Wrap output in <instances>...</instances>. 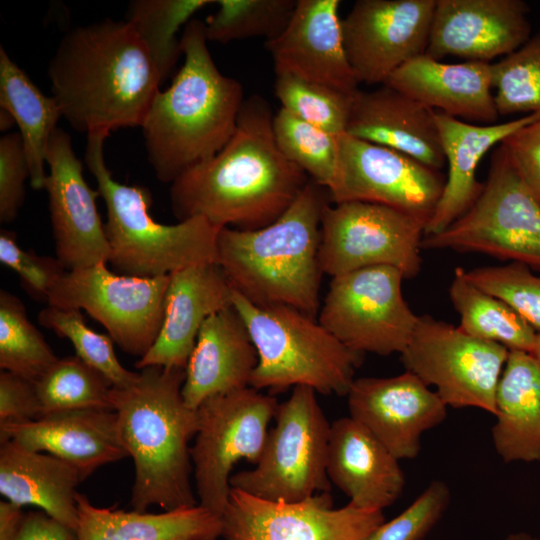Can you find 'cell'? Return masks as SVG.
Returning a JSON list of instances; mask_svg holds the SVG:
<instances>
[{
	"label": "cell",
	"mask_w": 540,
	"mask_h": 540,
	"mask_svg": "<svg viewBox=\"0 0 540 540\" xmlns=\"http://www.w3.org/2000/svg\"><path fill=\"white\" fill-rule=\"evenodd\" d=\"M346 133L435 170L446 164L434 110L388 85L356 93Z\"/></svg>",
	"instance_id": "obj_25"
},
{
	"label": "cell",
	"mask_w": 540,
	"mask_h": 540,
	"mask_svg": "<svg viewBox=\"0 0 540 540\" xmlns=\"http://www.w3.org/2000/svg\"><path fill=\"white\" fill-rule=\"evenodd\" d=\"M41 416L34 381L2 370L0 373V424L22 423Z\"/></svg>",
	"instance_id": "obj_46"
},
{
	"label": "cell",
	"mask_w": 540,
	"mask_h": 540,
	"mask_svg": "<svg viewBox=\"0 0 540 540\" xmlns=\"http://www.w3.org/2000/svg\"><path fill=\"white\" fill-rule=\"evenodd\" d=\"M445 180L439 170L406 154L343 133L338 171L327 191L331 203L381 204L427 225Z\"/></svg>",
	"instance_id": "obj_15"
},
{
	"label": "cell",
	"mask_w": 540,
	"mask_h": 540,
	"mask_svg": "<svg viewBox=\"0 0 540 540\" xmlns=\"http://www.w3.org/2000/svg\"><path fill=\"white\" fill-rule=\"evenodd\" d=\"M494 416L492 441L503 462L540 461V368L529 352L509 351Z\"/></svg>",
	"instance_id": "obj_30"
},
{
	"label": "cell",
	"mask_w": 540,
	"mask_h": 540,
	"mask_svg": "<svg viewBox=\"0 0 540 540\" xmlns=\"http://www.w3.org/2000/svg\"><path fill=\"white\" fill-rule=\"evenodd\" d=\"M107 264L65 271L47 304L86 311L106 328L122 351L140 359L162 327L170 274L127 276L111 271Z\"/></svg>",
	"instance_id": "obj_11"
},
{
	"label": "cell",
	"mask_w": 540,
	"mask_h": 540,
	"mask_svg": "<svg viewBox=\"0 0 540 540\" xmlns=\"http://www.w3.org/2000/svg\"><path fill=\"white\" fill-rule=\"evenodd\" d=\"M25 514L22 506L11 501L0 502V540H14L22 526Z\"/></svg>",
	"instance_id": "obj_49"
},
{
	"label": "cell",
	"mask_w": 540,
	"mask_h": 540,
	"mask_svg": "<svg viewBox=\"0 0 540 540\" xmlns=\"http://www.w3.org/2000/svg\"><path fill=\"white\" fill-rule=\"evenodd\" d=\"M508 354L500 344L422 315L401 359L406 371L433 386L447 407H473L494 415L496 388Z\"/></svg>",
	"instance_id": "obj_14"
},
{
	"label": "cell",
	"mask_w": 540,
	"mask_h": 540,
	"mask_svg": "<svg viewBox=\"0 0 540 540\" xmlns=\"http://www.w3.org/2000/svg\"><path fill=\"white\" fill-rule=\"evenodd\" d=\"M217 10L204 22L208 41L228 42L279 36L295 11L297 0H217Z\"/></svg>",
	"instance_id": "obj_38"
},
{
	"label": "cell",
	"mask_w": 540,
	"mask_h": 540,
	"mask_svg": "<svg viewBox=\"0 0 540 540\" xmlns=\"http://www.w3.org/2000/svg\"><path fill=\"white\" fill-rule=\"evenodd\" d=\"M63 118L86 135L142 125L162 83L126 20L105 19L68 31L48 66Z\"/></svg>",
	"instance_id": "obj_2"
},
{
	"label": "cell",
	"mask_w": 540,
	"mask_h": 540,
	"mask_svg": "<svg viewBox=\"0 0 540 540\" xmlns=\"http://www.w3.org/2000/svg\"><path fill=\"white\" fill-rule=\"evenodd\" d=\"M450 500L447 483L433 480L403 512L384 521L367 540H423L441 520Z\"/></svg>",
	"instance_id": "obj_43"
},
{
	"label": "cell",
	"mask_w": 540,
	"mask_h": 540,
	"mask_svg": "<svg viewBox=\"0 0 540 540\" xmlns=\"http://www.w3.org/2000/svg\"><path fill=\"white\" fill-rule=\"evenodd\" d=\"M328 191L310 180L274 222L254 230L222 228L216 263L232 289L257 306L320 310L321 220Z\"/></svg>",
	"instance_id": "obj_5"
},
{
	"label": "cell",
	"mask_w": 540,
	"mask_h": 540,
	"mask_svg": "<svg viewBox=\"0 0 540 540\" xmlns=\"http://www.w3.org/2000/svg\"><path fill=\"white\" fill-rule=\"evenodd\" d=\"M53 349L28 318L23 302L0 291V368L36 381L57 360Z\"/></svg>",
	"instance_id": "obj_36"
},
{
	"label": "cell",
	"mask_w": 540,
	"mask_h": 540,
	"mask_svg": "<svg viewBox=\"0 0 540 540\" xmlns=\"http://www.w3.org/2000/svg\"><path fill=\"white\" fill-rule=\"evenodd\" d=\"M449 297L465 333L530 353L537 331L507 303L472 283L462 267L454 270Z\"/></svg>",
	"instance_id": "obj_33"
},
{
	"label": "cell",
	"mask_w": 540,
	"mask_h": 540,
	"mask_svg": "<svg viewBox=\"0 0 540 540\" xmlns=\"http://www.w3.org/2000/svg\"><path fill=\"white\" fill-rule=\"evenodd\" d=\"M523 181L540 200V117L501 143Z\"/></svg>",
	"instance_id": "obj_47"
},
{
	"label": "cell",
	"mask_w": 540,
	"mask_h": 540,
	"mask_svg": "<svg viewBox=\"0 0 540 540\" xmlns=\"http://www.w3.org/2000/svg\"><path fill=\"white\" fill-rule=\"evenodd\" d=\"M425 223L396 209L363 201L329 203L321 220L319 263L336 277L390 266L411 279L421 270Z\"/></svg>",
	"instance_id": "obj_13"
},
{
	"label": "cell",
	"mask_w": 540,
	"mask_h": 540,
	"mask_svg": "<svg viewBox=\"0 0 540 540\" xmlns=\"http://www.w3.org/2000/svg\"><path fill=\"white\" fill-rule=\"evenodd\" d=\"M0 441L51 454L74 466L85 480L98 468L128 456L114 410L86 409L50 413L38 419L0 424Z\"/></svg>",
	"instance_id": "obj_23"
},
{
	"label": "cell",
	"mask_w": 540,
	"mask_h": 540,
	"mask_svg": "<svg viewBox=\"0 0 540 540\" xmlns=\"http://www.w3.org/2000/svg\"><path fill=\"white\" fill-rule=\"evenodd\" d=\"M528 15L522 0H436L425 54L491 63L531 37Z\"/></svg>",
	"instance_id": "obj_20"
},
{
	"label": "cell",
	"mask_w": 540,
	"mask_h": 540,
	"mask_svg": "<svg viewBox=\"0 0 540 540\" xmlns=\"http://www.w3.org/2000/svg\"><path fill=\"white\" fill-rule=\"evenodd\" d=\"M422 249L480 253L540 270V200L502 144L474 204L442 232L424 236Z\"/></svg>",
	"instance_id": "obj_8"
},
{
	"label": "cell",
	"mask_w": 540,
	"mask_h": 540,
	"mask_svg": "<svg viewBox=\"0 0 540 540\" xmlns=\"http://www.w3.org/2000/svg\"><path fill=\"white\" fill-rule=\"evenodd\" d=\"M273 117L263 97L244 101L227 144L170 184L178 221L200 216L221 229L254 230L290 207L311 179L280 151Z\"/></svg>",
	"instance_id": "obj_1"
},
{
	"label": "cell",
	"mask_w": 540,
	"mask_h": 540,
	"mask_svg": "<svg viewBox=\"0 0 540 540\" xmlns=\"http://www.w3.org/2000/svg\"><path fill=\"white\" fill-rule=\"evenodd\" d=\"M504 540H540V537L526 532H514L507 535Z\"/></svg>",
	"instance_id": "obj_51"
},
{
	"label": "cell",
	"mask_w": 540,
	"mask_h": 540,
	"mask_svg": "<svg viewBox=\"0 0 540 540\" xmlns=\"http://www.w3.org/2000/svg\"><path fill=\"white\" fill-rule=\"evenodd\" d=\"M15 123L13 116L5 109L0 108V130L6 132Z\"/></svg>",
	"instance_id": "obj_50"
},
{
	"label": "cell",
	"mask_w": 540,
	"mask_h": 540,
	"mask_svg": "<svg viewBox=\"0 0 540 540\" xmlns=\"http://www.w3.org/2000/svg\"><path fill=\"white\" fill-rule=\"evenodd\" d=\"M530 354L540 368V331H537Z\"/></svg>",
	"instance_id": "obj_52"
},
{
	"label": "cell",
	"mask_w": 540,
	"mask_h": 540,
	"mask_svg": "<svg viewBox=\"0 0 540 540\" xmlns=\"http://www.w3.org/2000/svg\"><path fill=\"white\" fill-rule=\"evenodd\" d=\"M30 172L24 144L19 132L4 134L0 139V222L11 223L25 199V181Z\"/></svg>",
	"instance_id": "obj_45"
},
{
	"label": "cell",
	"mask_w": 540,
	"mask_h": 540,
	"mask_svg": "<svg viewBox=\"0 0 540 540\" xmlns=\"http://www.w3.org/2000/svg\"><path fill=\"white\" fill-rule=\"evenodd\" d=\"M232 294L233 289L217 263L171 273L162 327L150 350L136 361L135 367L185 369L203 323L231 306Z\"/></svg>",
	"instance_id": "obj_22"
},
{
	"label": "cell",
	"mask_w": 540,
	"mask_h": 540,
	"mask_svg": "<svg viewBox=\"0 0 540 540\" xmlns=\"http://www.w3.org/2000/svg\"><path fill=\"white\" fill-rule=\"evenodd\" d=\"M477 287L501 299L536 331H540V275L522 263L483 266L466 270Z\"/></svg>",
	"instance_id": "obj_42"
},
{
	"label": "cell",
	"mask_w": 540,
	"mask_h": 540,
	"mask_svg": "<svg viewBox=\"0 0 540 540\" xmlns=\"http://www.w3.org/2000/svg\"><path fill=\"white\" fill-rule=\"evenodd\" d=\"M327 474L349 503L371 511L391 506L405 485L399 459L350 416L331 423Z\"/></svg>",
	"instance_id": "obj_24"
},
{
	"label": "cell",
	"mask_w": 540,
	"mask_h": 540,
	"mask_svg": "<svg viewBox=\"0 0 540 540\" xmlns=\"http://www.w3.org/2000/svg\"><path fill=\"white\" fill-rule=\"evenodd\" d=\"M184 380L185 369L149 366L130 386L110 390L120 440L135 466L133 510L146 512L158 506L173 511L198 505L189 447L198 430V415L183 398Z\"/></svg>",
	"instance_id": "obj_4"
},
{
	"label": "cell",
	"mask_w": 540,
	"mask_h": 540,
	"mask_svg": "<svg viewBox=\"0 0 540 540\" xmlns=\"http://www.w3.org/2000/svg\"><path fill=\"white\" fill-rule=\"evenodd\" d=\"M34 383L42 416L71 410H113L111 383L76 355L59 358Z\"/></svg>",
	"instance_id": "obj_35"
},
{
	"label": "cell",
	"mask_w": 540,
	"mask_h": 540,
	"mask_svg": "<svg viewBox=\"0 0 540 540\" xmlns=\"http://www.w3.org/2000/svg\"><path fill=\"white\" fill-rule=\"evenodd\" d=\"M78 470L45 452L7 440L0 447V493L20 506L33 505L76 531Z\"/></svg>",
	"instance_id": "obj_29"
},
{
	"label": "cell",
	"mask_w": 540,
	"mask_h": 540,
	"mask_svg": "<svg viewBox=\"0 0 540 540\" xmlns=\"http://www.w3.org/2000/svg\"><path fill=\"white\" fill-rule=\"evenodd\" d=\"M340 3L297 0L286 28L265 43L276 74H291L349 95L359 91L344 47Z\"/></svg>",
	"instance_id": "obj_21"
},
{
	"label": "cell",
	"mask_w": 540,
	"mask_h": 540,
	"mask_svg": "<svg viewBox=\"0 0 540 540\" xmlns=\"http://www.w3.org/2000/svg\"><path fill=\"white\" fill-rule=\"evenodd\" d=\"M14 540H77L76 531L43 511L25 514Z\"/></svg>",
	"instance_id": "obj_48"
},
{
	"label": "cell",
	"mask_w": 540,
	"mask_h": 540,
	"mask_svg": "<svg viewBox=\"0 0 540 540\" xmlns=\"http://www.w3.org/2000/svg\"><path fill=\"white\" fill-rule=\"evenodd\" d=\"M180 39L184 62L141 125L147 159L168 184L227 144L245 101L240 82L216 66L203 21L191 19Z\"/></svg>",
	"instance_id": "obj_3"
},
{
	"label": "cell",
	"mask_w": 540,
	"mask_h": 540,
	"mask_svg": "<svg viewBox=\"0 0 540 540\" xmlns=\"http://www.w3.org/2000/svg\"><path fill=\"white\" fill-rule=\"evenodd\" d=\"M275 95L281 107L334 135L346 133L354 96L287 73L276 74Z\"/></svg>",
	"instance_id": "obj_41"
},
{
	"label": "cell",
	"mask_w": 540,
	"mask_h": 540,
	"mask_svg": "<svg viewBox=\"0 0 540 540\" xmlns=\"http://www.w3.org/2000/svg\"><path fill=\"white\" fill-rule=\"evenodd\" d=\"M436 0H358L341 20L346 55L357 81L384 85L425 54Z\"/></svg>",
	"instance_id": "obj_17"
},
{
	"label": "cell",
	"mask_w": 540,
	"mask_h": 540,
	"mask_svg": "<svg viewBox=\"0 0 540 540\" xmlns=\"http://www.w3.org/2000/svg\"><path fill=\"white\" fill-rule=\"evenodd\" d=\"M0 262L16 272L28 295L46 303L52 288L66 271L57 258L21 248L15 233L5 229L0 232Z\"/></svg>",
	"instance_id": "obj_44"
},
{
	"label": "cell",
	"mask_w": 540,
	"mask_h": 540,
	"mask_svg": "<svg viewBox=\"0 0 540 540\" xmlns=\"http://www.w3.org/2000/svg\"><path fill=\"white\" fill-rule=\"evenodd\" d=\"M404 275L373 266L333 277L318 313L319 322L357 353H400L409 344L418 317L402 293Z\"/></svg>",
	"instance_id": "obj_12"
},
{
	"label": "cell",
	"mask_w": 540,
	"mask_h": 540,
	"mask_svg": "<svg viewBox=\"0 0 540 540\" xmlns=\"http://www.w3.org/2000/svg\"><path fill=\"white\" fill-rule=\"evenodd\" d=\"M221 518L225 540H367L385 521L383 511L334 508L330 492L286 502L235 488Z\"/></svg>",
	"instance_id": "obj_16"
},
{
	"label": "cell",
	"mask_w": 540,
	"mask_h": 540,
	"mask_svg": "<svg viewBox=\"0 0 540 540\" xmlns=\"http://www.w3.org/2000/svg\"><path fill=\"white\" fill-rule=\"evenodd\" d=\"M214 0H132L125 20L148 50L160 79L170 76L182 54L177 36L182 25Z\"/></svg>",
	"instance_id": "obj_34"
},
{
	"label": "cell",
	"mask_w": 540,
	"mask_h": 540,
	"mask_svg": "<svg viewBox=\"0 0 540 540\" xmlns=\"http://www.w3.org/2000/svg\"><path fill=\"white\" fill-rule=\"evenodd\" d=\"M254 468L231 476V488L271 501L296 502L330 492L327 454L330 426L316 392L296 386L279 404Z\"/></svg>",
	"instance_id": "obj_9"
},
{
	"label": "cell",
	"mask_w": 540,
	"mask_h": 540,
	"mask_svg": "<svg viewBox=\"0 0 540 540\" xmlns=\"http://www.w3.org/2000/svg\"><path fill=\"white\" fill-rule=\"evenodd\" d=\"M77 540H217L222 518L201 505L161 513L96 507L81 493Z\"/></svg>",
	"instance_id": "obj_31"
},
{
	"label": "cell",
	"mask_w": 540,
	"mask_h": 540,
	"mask_svg": "<svg viewBox=\"0 0 540 540\" xmlns=\"http://www.w3.org/2000/svg\"><path fill=\"white\" fill-rule=\"evenodd\" d=\"M258 354L243 319L233 307L203 323L185 368L182 395L197 409L207 399L248 387Z\"/></svg>",
	"instance_id": "obj_27"
},
{
	"label": "cell",
	"mask_w": 540,
	"mask_h": 540,
	"mask_svg": "<svg viewBox=\"0 0 540 540\" xmlns=\"http://www.w3.org/2000/svg\"><path fill=\"white\" fill-rule=\"evenodd\" d=\"M539 117L540 113H537L504 123L472 124L434 110L448 172L424 236L442 232L469 210L483 188V183L476 178L477 167L483 156Z\"/></svg>",
	"instance_id": "obj_28"
},
{
	"label": "cell",
	"mask_w": 540,
	"mask_h": 540,
	"mask_svg": "<svg viewBox=\"0 0 540 540\" xmlns=\"http://www.w3.org/2000/svg\"><path fill=\"white\" fill-rule=\"evenodd\" d=\"M232 305L258 354L250 387L280 392L306 386L316 393L347 395L363 354L343 345L317 317L287 306H257L234 290Z\"/></svg>",
	"instance_id": "obj_7"
},
{
	"label": "cell",
	"mask_w": 540,
	"mask_h": 540,
	"mask_svg": "<svg viewBox=\"0 0 540 540\" xmlns=\"http://www.w3.org/2000/svg\"><path fill=\"white\" fill-rule=\"evenodd\" d=\"M108 136L103 132L87 135L85 163L105 202L108 263L114 271L134 277H157L216 263L221 228L200 216L173 225L156 221L150 213L149 188L122 184L112 177L103 150Z\"/></svg>",
	"instance_id": "obj_6"
},
{
	"label": "cell",
	"mask_w": 540,
	"mask_h": 540,
	"mask_svg": "<svg viewBox=\"0 0 540 540\" xmlns=\"http://www.w3.org/2000/svg\"><path fill=\"white\" fill-rule=\"evenodd\" d=\"M0 108L7 110L19 127L35 190L45 188L46 157L50 138L63 118L53 96H46L0 46Z\"/></svg>",
	"instance_id": "obj_32"
},
{
	"label": "cell",
	"mask_w": 540,
	"mask_h": 540,
	"mask_svg": "<svg viewBox=\"0 0 540 540\" xmlns=\"http://www.w3.org/2000/svg\"><path fill=\"white\" fill-rule=\"evenodd\" d=\"M46 164L44 189L48 194L56 258L66 271L108 263L109 244L96 206L100 194L86 182L71 136L60 127L50 138Z\"/></svg>",
	"instance_id": "obj_18"
},
{
	"label": "cell",
	"mask_w": 540,
	"mask_h": 540,
	"mask_svg": "<svg viewBox=\"0 0 540 540\" xmlns=\"http://www.w3.org/2000/svg\"><path fill=\"white\" fill-rule=\"evenodd\" d=\"M278 406L275 397L248 386L211 397L197 408L191 458L199 505L222 517L233 467L240 460L258 462Z\"/></svg>",
	"instance_id": "obj_10"
},
{
	"label": "cell",
	"mask_w": 540,
	"mask_h": 540,
	"mask_svg": "<svg viewBox=\"0 0 540 540\" xmlns=\"http://www.w3.org/2000/svg\"><path fill=\"white\" fill-rule=\"evenodd\" d=\"M492 87L499 115L540 113V30L492 63Z\"/></svg>",
	"instance_id": "obj_39"
},
{
	"label": "cell",
	"mask_w": 540,
	"mask_h": 540,
	"mask_svg": "<svg viewBox=\"0 0 540 540\" xmlns=\"http://www.w3.org/2000/svg\"><path fill=\"white\" fill-rule=\"evenodd\" d=\"M38 322L59 337L67 338L76 356L103 374L112 387L124 388L138 379L139 372L126 369L118 360L113 339L89 328L81 310L48 305L39 312Z\"/></svg>",
	"instance_id": "obj_40"
},
{
	"label": "cell",
	"mask_w": 540,
	"mask_h": 540,
	"mask_svg": "<svg viewBox=\"0 0 540 540\" xmlns=\"http://www.w3.org/2000/svg\"><path fill=\"white\" fill-rule=\"evenodd\" d=\"M350 417L396 458L414 459L421 436L447 417V405L415 374L355 378L348 393Z\"/></svg>",
	"instance_id": "obj_19"
},
{
	"label": "cell",
	"mask_w": 540,
	"mask_h": 540,
	"mask_svg": "<svg viewBox=\"0 0 540 540\" xmlns=\"http://www.w3.org/2000/svg\"><path fill=\"white\" fill-rule=\"evenodd\" d=\"M273 132L284 156L328 190L339 167L340 135L309 124L282 107L273 117Z\"/></svg>",
	"instance_id": "obj_37"
},
{
	"label": "cell",
	"mask_w": 540,
	"mask_h": 540,
	"mask_svg": "<svg viewBox=\"0 0 540 540\" xmlns=\"http://www.w3.org/2000/svg\"><path fill=\"white\" fill-rule=\"evenodd\" d=\"M384 85L460 120L493 124L499 116L492 92V63H445L423 54L397 69Z\"/></svg>",
	"instance_id": "obj_26"
}]
</instances>
